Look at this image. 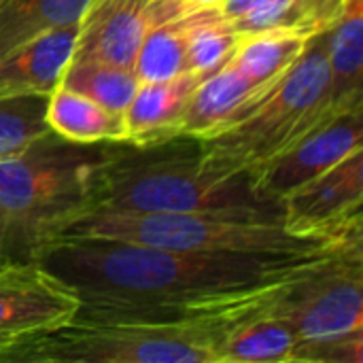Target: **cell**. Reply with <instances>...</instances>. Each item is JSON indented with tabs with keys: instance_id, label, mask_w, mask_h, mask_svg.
Segmentation results:
<instances>
[{
	"instance_id": "8992f818",
	"label": "cell",
	"mask_w": 363,
	"mask_h": 363,
	"mask_svg": "<svg viewBox=\"0 0 363 363\" xmlns=\"http://www.w3.org/2000/svg\"><path fill=\"white\" fill-rule=\"evenodd\" d=\"M338 113L332 106L323 32L308 43L300 60L247 117L202 138L200 151L219 170L253 172Z\"/></svg>"
},
{
	"instance_id": "52a82bcc",
	"label": "cell",
	"mask_w": 363,
	"mask_h": 363,
	"mask_svg": "<svg viewBox=\"0 0 363 363\" xmlns=\"http://www.w3.org/2000/svg\"><path fill=\"white\" fill-rule=\"evenodd\" d=\"M363 240L323 255L277 285L264 313L285 319L300 340H323L363 330Z\"/></svg>"
},
{
	"instance_id": "2e32d148",
	"label": "cell",
	"mask_w": 363,
	"mask_h": 363,
	"mask_svg": "<svg viewBox=\"0 0 363 363\" xmlns=\"http://www.w3.org/2000/svg\"><path fill=\"white\" fill-rule=\"evenodd\" d=\"M47 125L64 140L79 145H117L125 143L123 115L104 108L91 98L57 85L47 96Z\"/></svg>"
},
{
	"instance_id": "5bb4252c",
	"label": "cell",
	"mask_w": 363,
	"mask_h": 363,
	"mask_svg": "<svg viewBox=\"0 0 363 363\" xmlns=\"http://www.w3.org/2000/svg\"><path fill=\"white\" fill-rule=\"evenodd\" d=\"M79 23L51 30L0 55V98L49 96L72 57Z\"/></svg>"
},
{
	"instance_id": "7c38bea8",
	"label": "cell",
	"mask_w": 363,
	"mask_h": 363,
	"mask_svg": "<svg viewBox=\"0 0 363 363\" xmlns=\"http://www.w3.org/2000/svg\"><path fill=\"white\" fill-rule=\"evenodd\" d=\"M283 77L285 74L264 83L253 81L230 57L221 68L196 85L185 111L181 136L202 140L228 130L247 117L279 85Z\"/></svg>"
},
{
	"instance_id": "603a6c76",
	"label": "cell",
	"mask_w": 363,
	"mask_h": 363,
	"mask_svg": "<svg viewBox=\"0 0 363 363\" xmlns=\"http://www.w3.org/2000/svg\"><path fill=\"white\" fill-rule=\"evenodd\" d=\"M45 108L47 96L0 98V157L15 153L51 132Z\"/></svg>"
},
{
	"instance_id": "8fae6325",
	"label": "cell",
	"mask_w": 363,
	"mask_h": 363,
	"mask_svg": "<svg viewBox=\"0 0 363 363\" xmlns=\"http://www.w3.org/2000/svg\"><path fill=\"white\" fill-rule=\"evenodd\" d=\"M357 149H363V106L330 117L251 174L262 194L281 202Z\"/></svg>"
},
{
	"instance_id": "484cf974",
	"label": "cell",
	"mask_w": 363,
	"mask_h": 363,
	"mask_svg": "<svg viewBox=\"0 0 363 363\" xmlns=\"http://www.w3.org/2000/svg\"><path fill=\"white\" fill-rule=\"evenodd\" d=\"M196 9H206V6H219L221 0H189Z\"/></svg>"
},
{
	"instance_id": "6da1fadb",
	"label": "cell",
	"mask_w": 363,
	"mask_h": 363,
	"mask_svg": "<svg viewBox=\"0 0 363 363\" xmlns=\"http://www.w3.org/2000/svg\"><path fill=\"white\" fill-rule=\"evenodd\" d=\"M323 255L189 253L108 238H60L36 264L81 304L174 306L270 289Z\"/></svg>"
},
{
	"instance_id": "e0dca14e",
	"label": "cell",
	"mask_w": 363,
	"mask_h": 363,
	"mask_svg": "<svg viewBox=\"0 0 363 363\" xmlns=\"http://www.w3.org/2000/svg\"><path fill=\"white\" fill-rule=\"evenodd\" d=\"M300 345V336L285 319L262 311L223 336L215 363H298Z\"/></svg>"
},
{
	"instance_id": "d4e9b609",
	"label": "cell",
	"mask_w": 363,
	"mask_h": 363,
	"mask_svg": "<svg viewBox=\"0 0 363 363\" xmlns=\"http://www.w3.org/2000/svg\"><path fill=\"white\" fill-rule=\"evenodd\" d=\"M298 363H363V330L323 340H302Z\"/></svg>"
},
{
	"instance_id": "ba28073f",
	"label": "cell",
	"mask_w": 363,
	"mask_h": 363,
	"mask_svg": "<svg viewBox=\"0 0 363 363\" xmlns=\"http://www.w3.org/2000/svg\"><path fill=\"white\" fill-rule=\"evenodd\" d=\"M363 149L281 200L283 223L298 236L362 238Z\"/></svg>"
},
{
	"instance_id": "cb8c5ba5",
	"label": "cell",
	"mask_w": 363,
	"mask_h": 363,
	"mask_svg": "<svg viewBox=\"0 0 363 363\" xmlns=\"http://www.w3.org/2000/svg\"><path fill=\"white\" fill-rule=\"evenodd\" d=\"M296 0H221V13L240 34L285 26Z\"/></svg>"
},
{
	"instance_id": "4316f807",
	"label": "cell",
	"mask_w": 363,
	"mask_h": 363,
	"mask_svg": "<svg viewBox=\"0 0 363 363\" xmlns=\"http://www.w3.org/2000/svg\"><path fill=\"white\" fill-rule=\"evenodd\" d=\"M0 266H2V264H0Z\"/></svg>"
},
{
	"instance_id": "30bf717a",
	"label": "cell",
	"mask_w": 363,
	"mask_h": 363,
	"mask_svg": "<svg viewBox=\"0 0 363 363\" xmlns=\"http://www.w3.org/2000/svg\"><path fill=\"white\" fill-rule=\"evenodd\" d=\"M79 298L38 264L0 266V353L68 323Z\"/></svg>"
},
{
	"instance_id": "7a4b0ae2",
	"label": "cell",
	"mask_w": 363,
	"mask_h": 363,
	"mask_svg": "<svg viewBox=\"0 0 363 363\" xmlns=\"http://www.w3.org/2000/svg\"><path fill=\"white\" fill-rule=\"evenodd\" d=\"M117 145L47 132L0 157V264H36L62 230L94 208Z\"/></svg>"
},
{
	"instance_id": "5b68a950",
	"label": "cell",
	"mask_w": 363,
	"mask_h": 363,
	"mask_svg": "<svg viewBox=\"0 0 363 363\" xmlns=\"http://www.w3.org/2000/svg\"><path fill=\"white\" fill-rule=\"evenodd\" d=\"M60 238H108L189 253L323 255L353 240L298 236L270 213H115L89 211ZM57 238V240H60Z\"/></svg>"
},
{
	"instance_id": "44dd1931",
	"label": "cell",
	"mask_w": 363,
	"mask_h": 363,
	"mask_svg": "<svg viewBox=\"0 0 363 363\" xmlns=\"http://www.w3.org/2000/svg\"><path fill=\"white\" fill-rule=\"evenodd\" d=\"M196 11V9H194ZM194 11L153 26L143 38L132 68L140 83L166 81L187 70V36Z\"/></svg>"
},
{
	"instance_id": "ffe728a7",
	"label": "cell",
	"mask_w": 363,
	"mask_h": 363,
	"mask_svg": "<svg viewBox=\"0 0 363 363\" xmlns=\"http://www.w3.org/2000/svg\"><path fill=\"white\" fill-rule=\"evenodd\" d=\"M60 85L91 98L113 113L123 115L140 85V79L132 66L104 60H70Z\"/></svg>"
},
{
	"instance_id": "9a60e30c",
	"label": "cell",
	"mask_w": 363,
	"mask_h": 363,
	"mask_svg": "<svg viewBox=\"0 0 363 363\" xmlns=\"http://www.w3.org/2000/svg\"><path fill=\"white\" fill-rule=\"evenodd\" d=\"M330 94L336 111L363 106V0H349L325 30Z\"/></svg>"
},
{
	"instance_id": "ac0fdd59",
	"label": "cell",
	"mask_w": 363,
	"mask_h": 363,
	"mask_svg": "<svg viewBox=\"0 0 363 363\" xmlns=\"http://www.w3.org/2000/svg\"><path fill=\"white\" fill-rule=\"evenodd\" d=\"M315 36L296 26H272L242 34L232 62L253 81H272L285 74Z\"/></svg>"
},
{
	"instance_id": "9c48e42d",
	"label": "cell",
	"mask_w": 363,
	"mask_h": 363,
	"mask_svg": "<svg viewBox=\"0 0 363 363\" xmlns=\"http://www.w3.org/2000/svg\"><path fill=\"white\" fill-rule=\"evenodd\" d=\"M196 6L189 0H89L79 19L70 60H104L132 66L147 32Z\"/></svg>"
},
{
	"instance_id": "277c9868",
	"label": "cell",
	"mask_w": 363,
	"mask_h": 363,
	"mask_svg": "<svg viewBox=\"0 0 363 363\" xmlns=\"http://www.w3.org/2000/svg\"><path fill=\"white\" fill-rule=\"evenodd\" d=\"M183 138L145 149L121 143L91 211L283 215L281 202L262 194L251 172L219 170L202 157L198 138Z\"/></svg>"
},
{
	"instance_id": "4fadbf2b",
	"label": "cell",
	"mask_w": 363,
	"mask_h": 363,
	"mask_svg": "<svg viewBox=\"0 0 363 363\" xmlns=\"http://www.w3.org/2000/svg\"><path fill=\"white\" fill-rule=\"evenodd\" d=\"M200 81V74L183 72L166 81L140 83L123 111L125 145L145 149L179 138L189 98Z\"/></svg>"
},
{
	"instance_id": "d6986e66",
	"label": "cell",
	"mask_w": 363,
	"mask_h": 363,
	"mask_svg": "<svg viewBox=\"0 0 363 363\" xmlns=\"http://www.w3.org/2000/svg\"><path fill=\"white\" fill-rule=\"evenodd\" d=\"M89 0H4L0 4V55L57 28L79 23Z\"/></svg>"
},
{
	"instance_id": "3957f363",
	"label": "cell",
	"mask_w": 363,
	"mask_h": 363,
	"mask_svg": "<svg viewBox=\"0 0 363 363\" xmlns=\"http://www.w3.org/2000/svg\"><path fill=\"white\" fill-rule=\"evenodd\" d=\"M274 287L228 300L187 321L74 315L51 332L9 347L0 363H215L223 336L262 313Z\"/></svg>"
},
{
	"instance_id": "7402d4cb",
	"label": "cell",
	"mask_w": 363,
	"mask_h": 363,
	"mask_svg": "<svg viewBox=\"0 0 363 363\" xmlns=\"http://www.w3.org/2000/svg\"><path fill=\"white\" fill-rule=\"evenodd\" d=\"M240 38L242 34L219 6L196 9L187 36V70L208 77L234 55Z\"/></svg>"
}]
</instances>
